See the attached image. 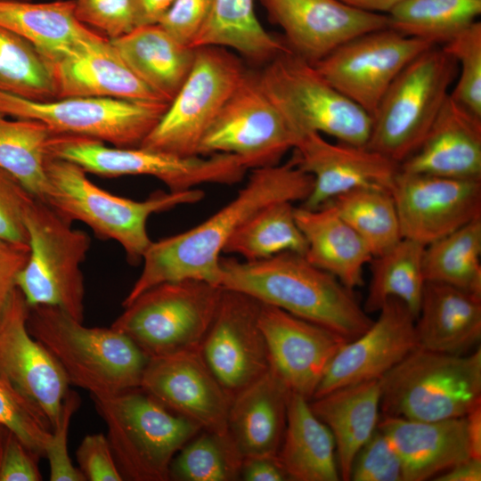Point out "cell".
<instances>
[{
	"mask_svg": "<svg viewBox=\"0 0 481 481\" xmlns=\"http://www.w3.org/2000/svg\"><path fill=\"white\" fill-rule=\"evenodd\" d=\"M313 183V177L292 157L284 164L254 168L236 197L210 217L188 231L151 242L123 307L147 289L167 281L192 279L219 286L221 254L240 225L268 204L303 202Z\"/></svg>",
	"mask_w": 481,
	"mask_h": 481,
	"instance_id": "obj_1",
	"label": "cell"
},
{
	"mask_svg": "<svg viewBox=\"0 0 481 481\" xmlns=\"http://www.w3.org/2000/svg\"><path fill=\"white\" fill-rule=\"evenodd\" d=\"M219 286L318 324L349 341L372 323L351 289L303 254L246 261L220 258Z\"/></svg>",
	"mask_w": 481,
	"mask_h": 481,
	"instance_id": "obj_2",
	"label": "cell"
},
{
	"mask_svg": "<svg viewBox=\"0 0 481 481\" xmlns=\"http://www.w3.org/2000/svg\"><path fill=\"white\" fill-rule=\"evenodd\" d=\"M30 335L58 362L69 384L103 398L140 387L149 357L113 328L86 327L63 310L29 307Z\"/></svg>",
	"mask_w": 481,
	"mask_h": 481,
	"instance_id": "obj_3",
	"label": "cell"
},
{
	"mask_svg": "<svg viewBox=\"0 0 481 481\" xmlns=\"http://www.w3.org/2000/svg\"><path fill=\"white\" fill-rule=\"evenodd\" d=\"M79 166L49 156L47 190L44 198L68 222L80 221L98 237L118 242L131 264L142 261L152 240L147 231L149 217L177 206L201 200L200 189L157 192L144 200L112 194L96 184Z\"/></svg>",
	"mask_w": 481,
	"mask_h": 481,
	"instance_id": "obj_4",
	"label": "cell"
},
{
	"mask_svg": "<svg viewBox=\"0 0 481 481\" xmlns=\"http://www.w3.org/2000/svg\"><path fill=\"white\" fill-rule=\"evenodd\" d=\"M382 416L415 420L465 417L481 405V349L464 355L416 347L381 378Z\"/></svg>",
	"mask_w": 481,
	"mask_h": 481,
	"instance_id": "obj_5",
	"label": "cell"
},
{
	"mask_svg": "<svg viewBox=\"0 0 481 481\" xmlns=\"http://www.w3.org/2000/svg\"><path fill=\"white\" fill-rule=\"evenodd\" d=\"M93 399L106 423V436L125 480H170L174 457L202 430L141 387Z\"/></svg>",
	"mask_w": 481,
	"mask_h": 481,
	"instance_id": "obj_6",
	"label": "cell"
},
{
	"mask_svg": "<svg viewBox=\"0 0 481 481\" xmlns=\"http://www.w3.org/2000/svg\"><path fill=\"white\" fill-rule=\"evenodd\" d=\"M456 61L433 45L410 61L393 80L372 115L366 146L398 163L420 145L449 96Z\"/></svg>",
	"mask_w": 481,
	"mask_h": 481,
	"instance_id": "obj_7",
	"label": "cell"
},
{
	"mask_svg": "<svg viewBox=\"0 0 481 481\" xmlns=\"http://www.w3.org/2000/svg\"><path fill=\"white\" fill-rule=\"evenodd\" d=\"M24 222L28 233V261L16 278L29 307H58L84 321L85 283L81 265L90 249V237L73 229L45 201L32 198Z\"/></svg>",
	"mask_w": 481,
	"mask_h": 481,
	"instance_id": "obj_8",
	"label": "cell"
},
{
	"mask_svg": "<svg viewBox=\"0 0 481 481\" xmlns=\"http://www.w3.org/2000/svg\"><path fill=\"white\" fill-rule=\"evenodd\" d=\"M48 151L51 157L101 176H153L169 192H183L203 183L234 184L249 169L240 157L230 153L182 157L142 146H108L94 138L64 134L52 136Z\"/></svg>",
	"mask_w": 481,
	"mask_h": 481,
	"instance_id": "obj_9",
	"label": "cell"
},
{
	"mask_svg": "<svg viewBox=\"0 0 481 481\" xmlns=\"http://www.w3.org/2000/svg\"><path fill=\"white\" fill-rule=\"evenodd\" d=\"M222 293V287L204 281L163 282L125 306L110 327L129 338L149 358L198 349Z\"/></svg>",
	"mask_w": 481,
	"mask_h": 481,
	"instance_id": "obj_10",
	"label": "cell"
},
{
	"mask_svg": "<svg viewBox=\"0 0 481 481\" xmlns=\"http://www.w3.org/2000/svg\"><path fill=\"white\" fill-rule=\"evenodd\" d=\"M258 77L300 136L313 132L366 146L371 117L328 82L311 62L289 50L271 60Z\"/></svg>",
	"mask_w": 481,
	"mask_h": 481,
	"instance_id": "obj_11",
	"label": "cell"
},
{
	"mask_svg": "<svg viewBox=\"0 0 481 481\" xmlns=\"http://www.w3.org/2000/svg\"><path fill=\"white\" fill-rule=\"evenodd\" d=\"M246 72L226 48H195L186 79L139 146L182 157L198 156L202 139Z\"/></svg>",
	"mask_w": 481,
	"mask_h": 481,
	"instance_id": "obj_12",
	"label": "cell"
},
{
	"mask_svg": "<svg viewBox=\"0 0 481 481\" xmlns=\"http://www.w3.org/2000/svg\"><path fill=\"white\" fill-rule=\"evenodd\" d=\"M167 106L97 97L38 102L0 91V116L37 120L56 134L90 137L118 147L139 146Z\"/></svg>",
	"mask_w": 481,
	"mask_h": 481,
	"instance_id": "obj_13",
	"label": "cell"
},
{
	"mask_svg": "<svg viewBox=\"0 0 481 481\" xmlns=\"http://www.w3.org/2000/svg\"><path fill=\"white\" fill-rule=\"evenodd\" d=\"M301 136L248 71L201 141L199 155L230 153L249 168L278 164Z\"/></svg>",
	"mask_w": 481,
	"mask_h": 481,
	"instance_id": "obj_14",
	"label": "cell"
},
{
	"mask_svg": "<svg viewBox=\"0 0 481 481\" xmlns=\"http://www.w3.org/2000/svg\"><path fill=\"white\" fill-rule=\"evenodd\" d=\"M433 46L387 27L344 43L314 65L336 89L371 117L401 70Z\"/></svg>",
	"mask_w": 481,
	"mask_h": 481,
	"instance_id": "obj_15",
	"label": "cell"
},
{
	"mask_svg": "<svg viewBox=\"0 0 481 481\" xmlns=\"http://www.w3.org/2000/svg\"><path fill=\"white\" fill-rule=\"evenodd\" d=\"M261 306L250 296L223 289L216 315L200 346L204 362L232 399L270 369L259 325Z\"/></svg>",
	"mask_w": 481,
	"mask_h": 481,
	"instance_id": "obj_16",
	"label": "cell"
},
{
	"mask_svg": "<svg viewBox=\"0 0 481 481\" xmlns=\"http://www.w3.org/2000/svg\"><path fill=\"white\" fill-rule=\"evenodd\" d=\"M391 193L403 238L425 246L481 217V179L400 170Z\"/></svg>",
	"mask_w": 481,
	"mask_h": 481,
	"instance_id": "obj_17",
	"label": "cell"
},
{
	"mask_svg": "<svg viewBox=\"0 0 481 481\" xmlns=\"http://www.w3.org/2000/svg\"><path fill=\"white\" fill-rule=\"evenodd\" d=\"M29 313L15 288L0 310V378L37 405L53 428L70 384L54 357L30 335Z\"/></svg>",
	"mask_w": 481,
	"mask_h": 481,
	"instance_id": "obj_18",
	"label": "cell"
},
{
	"mask_svg": "<svg viewBox=\"0 0 481 481\" xmlns=\"http://www.w3.org/2000/svg\"><path fill=\"white\" fill-rule=\"evenodd\" d=\"M140 387L202 430L227 434L232 399L204 362L200 348L149 358Z\"/></svg>",
	"mask_w": 481,
	"mask_h": 481,
	"instance_id": "obj_19",
	"label": "cell"
},
{
	"mask_svg": "<svg viewBox=\"0 0 481 481\" xmlns=\"http://www.w3.org/2000/svg\"><path fill=\"white\" fill-rule=\"evenodd\" d=\"M296 164L314 180L303 208L316 209L353 190L377 188L391 192L400 165L368 148L306 133L293 149Z\"/></svg>",
	"mask_w": 481,
	"mask_h": 481,
	"instance_id": "obj_20",
	"label": "cell"
},
{
	"mask_svg": "<svg viewBox=\"0 0 481 481\" xmlns=\"http://www.w3.org/2000/svg\"><path fill=\"white\" fill-rule=\"evenodd\" d=\"M379 313L363 333L338 350L313 399L345 386L381 379L418 347L416 317L404 302L390 298Z\"/></svg>",
	"mask_w": 481,
	"mask_h": 481,
	"instance_id": "obj_21",
	"label": "cell"
},
{
	"mask_svg": "<svg viewBox=\"0 0 481 481\" xmlns=\"http://www.w3.org/2000/svg\"><path fill=\"white\" fill-rule=\"evenodd\" d=\"M259 325L270 367L291 392L312 400L343 337L280 308L262 304Z\"/></svg>",
	"mask_w": 481,
	"mask_h": 481,
	"instance_id": "obj_22",
	"label": "cell"
},
{
	"mask_svg": "<svg viewBox=\"0 0 481 481\" xmlns=\"http://www.w3.org/2000/svg\"><path fill=\"white\" fill-rule=\"evenodd\" d=\"M259 1L284 31L289 48L312 64L355 37L388 27L387 15L338 0Z\"/></svg>",
	"mask_w": 481,
	"mask_h": 481,
	"instance_id": "obj_23",
	"label": "cell"
},
{
	"mask_svg": "<svg viewBox=\"0 0 481 481\" xmlns=\"http://www.w3.org/2000/svg\"><path fill=\"white\" fill-rule=\"evenodd\" d=\"M49 62L57 99L97 97L168 104L131 70L106 37Z\"/></svg>",
	"mask_w": 481,
	"mask_h": 481,
	"instance_id": "obj_24",
	"label": "cell"
},
{
	"mask_svg": "<svg viewBox=\"0 0 481 481\" xmlns=\"http://www.w3.org/2000/svg\"><path fill=\"white\" fill-rule=\"evenodd\" d=\"M378 428L401 459L404 481L436 477L471 458L466 417L427 421L382 416Z\"/></svg>",
	"mask_w": 481,
	"mask_h": 481,
	"instance_id": "obj_25",
	"label": "cell"
},
{
	"mask_svg": "<svg viewBox=\"0 0 481 481\" xmlns=\"http://www.w3.org/2000/svg\"><path fill=\"white\" fill-rule=\"evenodd\" d=\"M400 170L481 179V118L449 95L422 143L400 164Z\"/></svg>",
	"mask_w": 481,
	"mask_h": 481,
	"instance_id": "obj_26",
	"label": "cell"
},
{
	"mask_svg": "<svg viewBox=\"0 0 481 481\" xmlns=\"http://www.w3.org/2000/svg\"><path fill=\"white\" fill-rule=\"evenodd\" d=\"M290 392L270 367L232 398L227 435L242 459L277 458L285 432Z\"/></svg>",
	"mask_w": 481,
	"mask_h": 481,
	"instance_id": "obj_27",
	"label": "cell"
},
{
	"mask_svg": "<svg viewBox=\"0 0 481 481\" xmlns=\"http://www.w3.org/2000/svg\"><path fill=\"white\" fill-rule=\"evenodd\" d=\"M415 334L420 348L451 355L469 353L481 338V296L426 281Z\"/></svg>",
	"mask_w": 481,
	"mask_h": 481,
	"instance_id": "obj_28",
	"label": "cell"
},
{
	"mask_svg": "<svg viewBox=\"0 0 481 481\" xmlns=\"http://www.w3.org/2000/svg\"><path fill=\"white\" fill-rule=\"evenodd\" d=\"M0 27L29 41L49 61L104 37L78 20L74 0H0Z\"/></svg>",
	"mask_w": 481,
	"mask_h": 481,
	"instance_id": "obj_29",
	"label": "cell"
},
{
	"mask_svg": "<svg viewBox=\"0 0 481 481\" xmlns=\"http://www.w3.org/2000/svg\"><path fill=\"white\" fill-rule=\"evenodd\" d=\"M381 379L334 389L309 401L313 412L330 428L340 477L350 480L353 461L379 421Z\"/></svg>",
	"mask_w": 481,
	"mask_h": 481,
	"instance_id": "obj_30",
	"label": "cell"
},
{
	"mask_svg": "<svg viewBox=\"0 0 481 481\" xmlns=\"http://www.w3.org/2000/svg\"><path fill=\"white\" fill-rule=\"evenodd\" d=\"M306 241V258L354 289L363 283V268L373 257L361 236L330 204L316 209L295 207Z\"/></svg>",
	"mask_w": 481,
	"mask_h": 481,
	"instance_id": "obj_31",
	"label": "cell"
},
{
	"mask_svg": "<svg viewBox=\"0 0 481 481\" xmlns=\"http://www.w3.org/2000/svg\"><path fill=\"white\" fill-rule=\"evenodd\" d=\"M109 40L131 70L169 104L192 69L195 49L159 24L136 27Z\"/></svg>",
	"mask_w": 481,
	"mask_h": 481,
	"instance_id": "obj_32",
	"label": "cell"
},
{
	"mask_svg": "<svg viewBox=\"0 0 481 481\" xmlns=\"http://www.w3.org/2000/svg\"><path fill=\"white\" fill-rule=\"evenodd\" d=\"M277 461L289 480L338 481L334 437L313 412L309 400L290 392L287 422Z\"/></svg>",
	"mask_w": 481,
	"mask_h": 481,
	"instance_id": "obj_33",
	"label": "cell"
},
{
	"mask_svg": "<svg viewBox=\"0 0 481 481\" xmlns=\"http://www.w3.org/2000/svg\"><path fill=\"white\" fill-rule=\"evenodd\" d=\"M219 46L232 49L257 62H269L289 51L259 22L254 0H213L209 16L192 48Z\"/></svg>",
	"mask_w": 481,
	"mask_h": 481,
	"instance_id": "obj_34",
	"label": "cell"
},
{
	"mask_svg": "<svg viewBox=\"0 0 481 481\" xmlns=\"http://www.w3.org/2000/svg\"><path fill=\"white\" fill-rule=\"evenodd\" d=\"M424 248L418 241L403 238L386 252L372 257L371 276L363 305L367 314L379 312L388 299L397 298L417 316L426 283Z\"/></svg>",
	"mask_w": 481,
	"mask_h": 481,
	"instance_id": "obj_35",
	"label": "cell"
},
{
	"mask_svg": "<svg viewBox=\"0 0 481 481\" xmlns=\"http://www.w3.org/2000/svg\"><path fill=\"white\" fill-rule=\"evenodd\" d=\"M306 251V241L296 221L293 203L279 201L259 208L247 218L223 253L256 261L283 252L305 255Z\"/></svg>",
	"mask_w": 481,
	"mask_h": 481,
	"instance_id": "obj_36",
	"label": "cell"
},
{
	"mask_svg": "<svg viewBox=\"0 0 481 481\" xmlns=\"http://www.w3.org/2000/svg\"><path fill=\"white\" fill-rule=\"evenodd\" d=\"M53 135L39 121L0 116V167L41 200L48 185L46 161Z\"/></svg>",
	"mask_w": 481,
	"mask_h": 481,
	"instance_id": "obj_37",
	"label": "cell"
},
{
	"mask_svg": "<svg viewBox=\"0 0 481 481\" xmlns=\"http://www.w3.org/2000/svg\"><path fill=\"white\" fill-rule=\"evenodd\" d=\"M426 281L481 296V217L424 248Z\"/></svg>",
	"mask_w": 481,
	"mask_h": 481,
	"instance_id": "obj_38",
	"label": "cell"
},
{
	"mask_svg": "<svg viewBox=\"0 0 481 481\" xmlns=\"http://www.w3.org/2000/svg\"><path fill=\"white\" fill-rule=\"evenodd\" d=\"M481 0H404L388 12V27L440 45L477 21Z\"/></svg>",
	"mask_w": 481,
	"mask_h": 481,
	"instance_id": "obj_39",
	"label": "cell"
},
{
	"mask_svg": "<svg viewBox=\"0 0 481 481\" xmlns=\"http://www.w3.org/2000/svg\"><path fill=\"white\" fill-rule=\"evenodd\" d=\"M327 204L331 205L361 236L373 257L386 252L403 239L398 213L390 191L356 189L334 198Z\"/></svg>",
	"mask_w": 481,
	"mask_h": 481,
	"instance_id": "obj_40",
	"label": "cell"
},
{
	"mask_svg": "<svg viewBox=\"0 0 481 481\" xmlns=\"http://www.w3.org/2000/svg\"><path fill=\"white\" fill-rule=\"evenodd\" d=\"M0 91L38 102L57 99L50 62L29 41L0 27Z\"/></svg>",
	"mask_w": 481,
	"mask_h": 481,
	"instance_id": "obj_41",
	"label": "cell"
},
{
	"mask_svg": "<svg viewBox=\"0 0 481 481\" xmlns=\"http://www.w3.org/2000/svg\"><path fill=\"white\" fill-rule=\"evenodd\" d=\"M240 457L229 436L201 430L174 457L169 479L233 481L240 479Z\"/></svg>",
	"mask_w": 481,
	"mask_h": 481,
	"instance_id": "obj_42",
	"label": "cell"
},
{
	"mask_svg": "<svg viewBox=\"0 0 481 481\" xmlns=\"http://www.w3.org/2000/svg\"><path fill=\"white\" fill-rule=\"evenodd\" d=\"M457 62L458 74L450 97L481 118V23L475 21L442 45Z\"/></svg>",
	"mask_w": 481,
	"mask_h": 481,
	"instance_id": "obj_43",
	"label": "cell"
},
{
	"mask_svg": "<svg viewBox=\"0 0 481 481\" xmlns=\"http://www.w3.org/2000/svg\"><path fill=\"white\" fill-rule=\"evenodd\" d=\"M0 426L14 433L36 455L45 457L52 426L33 402L0 378Z\"/></svg>",
	"mask_w": 481,
	"mask_h": 481,
	"instance_id": "obj_44",
	"label": "cell"
},
{
	"mask_svg": "<svg viewBox=\"0 0 481 481\" xmlns=\"http://www.w3.org/2000/svg\"><path fill=\"white\" fill-rule=\"evenodd\" d=\"M350 480L404 481L401 459L387 436L378 428L357 452Z\"/></svg>",
	"mask_w": 481,
	"mask_h": 481,
	"instance_id": "obj_45",
	"label": "cell"
},
{
	"mask_svg": "<svg viewBox=\"0 0 481 481\" xmlns=\"http://www.w3.org/2000/svg\"><path fill=\"white\" fill-rule=\"evenodd\" d=\"M80 403L79 395L69 389L45 450V457L50 466L49 479L51 481H86L79 469L72 464L68 452L69 423Z\"/></svg>",
	"mask_w": 481,
	"mask_h": 481,
	"instance_id": "obj_46",
	"label": "cell"
},
{
	"mask_svg": "<svg viewBox=\"0 0 481 481\" xmlns=\"http://www.w3.org/2000/svg\"><path fill=\"white\" fill-rule=\"evenodd\" d=\"M78 20L107 36L121 37L135 26L133 0H74Z\"/></svg>",
	"mask_w": 481,
	"mask_h": 481,
	"instance_id": "obj_47",
	"label": "cell"
},
{
	"mask_svg": "<svg viewBox=\"0 0 481 481\" xmlns=\"http://www.w3.org/2000/svg\"><path fill=\"white\" fill-rule=\"evenodd\" d=\"M33 196L9 173L0 167V238L28 244L24 222Z\"/></svg>",
	"mask_w": 481,
	"mask_h": 481,
	"instance_id": "obj_48",
	"label": "cell"
},
{
	"mask_svg": "<svg viewBox=\"0 0 481 481\" xmlns=\"http://www.w3.org/2000/svg\"><path fill=\"white\" fill-rule=\"evenodd\" d=\"M212 4L213 0H175L159 25L178 42L192 48Z\"/></svg>",
	"mask_w": 481,
	"mask_h": 481,
	"instance_id": "obj_49",
	"label": "cell"
},
{
	"mask_svg": "<svg viewBox=\"0 0 481 481\" xmlns=\"http://www.w3.org/2000/svg\"><path fill=\"white\" fill-rule=\"evenodd\" d=\"M39 457L11 430L0 428V481H40Z\"/></svg>",
	"mask_w": 481,
	"mask_h": 481,
	"instance_id": "obj_50",
	"label": "cell"
},
{
	"mask_svg": "<svg viewBox=\"0 0 481 481\" xmlns=\"http://www.w3.org/2000/svg\"><path fill=\"white\" fill-rule=\"evenodd\" d=\"M76 454L78 469L86 480H124L104 435L93 434L85 436Z\"/></svg>",
	"mask_w": 481,
	"mask_h": 481,
	"instance_id": "obj_51",
	"label": "cell"
},
{
	"mask_svg": "<svg viewBox=\"0 0 481 481\" xmlns=\"http://www.w3.org/2000/svg\"><path fill=\"white\" fill-rule=\"evenodd\" d=\"M29 254V244L0 238V310L16 288V278L25 266Z\"/></svg>",
	"mask_w": 481,
	"mask_h": 481,
	"instance_id": "obj_52",
	"label": "cell"
},
{
	"mask_svg": "<svg viewBox=\"0 0 481 481\" xmlns=\"http://www.w3.org/2000/svg\"><path fill=\"white\" fill-rule=\"evenodd\" d=\"M240 479L245 481L289 480L277 458L250 457L242 461Z\"/></svg>",
	"mask_w": 481,
	"mask_h": 481,
	"instance_id": "obj_53",
	"label": "cell"
},
{
	"mask_svg": "<svg viewBox=\"0 0 481 481\" xmlns=\"http://www.w3.org/2000/svg\"><path fill=\"white\" fill-rule=\"evenodd\" d=\"M175 0H133L135 26L159 24Z\"/></svg>",
	"mask_w": 481,
	"mask_h": 481,
	"instance_id": "obj_54",
	"label": "cell"
},
{
	"mask_svg": "<svg viewBox=\"0 0 481 481\" xmlns=\"http://www.w3.org/2000/svg\"><path fill=\"white\" fill-rule=\"evenodd\" d=\"M433 479L436 481H480L481 460L469 458Z\"/></svg>",
	"mask_w": 481,
	"mask_h": 481,
	"instance_id": "obj_55",
	"label": "cell"
},
{
	"mask_svg": "<svg viewBox=\"0 0 481 481\" xmlns=\"http://www.w3.org/2000/svg\"><path fill=\"white\" fill-rule=\"evenodd\" d=\"M465 417L470 457L481 460V405L477 406Z\"/></svg>",
	"mask_w": 481,
	"mask_h": 481,
	"instance_id": "obj_56",
	"label": "cell"
},
{
	"mask_svg": "<svg viewBox=\"0 0 481 481\" xmlns=\"http://www.w3.org/2000/svg\"><path fill=\"white\" fill-rule=\"evenodd\" d=\"M353 8L378 14H387L404 0H338Z\"/></svg>",
	"mask_w": 481,
	"mask_h": 481,
	"instance_id": "obj_57",
	"label": "cell"
},
{
	"mask_svg": "<svg viewBox=\"0 0 481 481\" xmlns=\"http://www.w3.org/2000/svg\"><path fill=\"white\" fill-rule=\"evenodd\" d=\"M20 1H28V0H20Z\"/></svg>",
	"mask_w": 481,
	"mask_h": 481,
	"instance_id": "obj_58",
	"label": "cell"
},
{
	"mask_svg": "<svg viewBox=\"0 0 481 481\" xmlns=\"http://www.w3.org/2000/svg\"><path fill=\"white\" fill-rule=\"evenodd\" d=\"M1 427H2V426H0V428H1Z\"/></svg>",
	"mask_w": 481,
	"mask_h": 481,
	"instance_id": "obj_59",
	"label": "cell"
}]
</instances>
